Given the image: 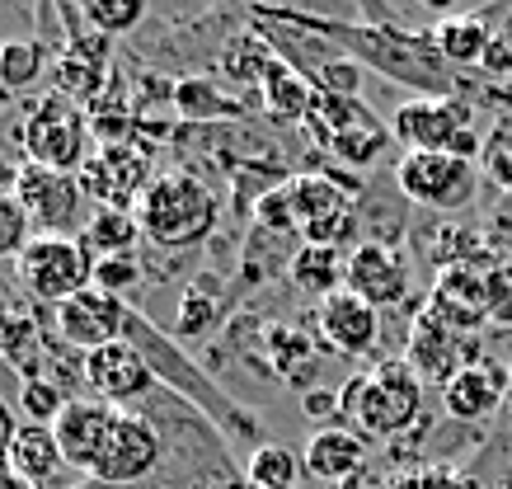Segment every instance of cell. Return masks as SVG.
Here are the masks:
<instances>
[{
  "instance_id": "obj_1",
  "label": "cell",
  "mask_w": 512,
  "mask_h": 489,
  "mask_svg": "<svg viewBox=\"0 0 512 489\" xmlns=\"http://www.w3.org/2000/svg\"><path fill=\"white\" fill-rule=\"evenodd\" d=\"M282 15L292 19V24H301V29L320 33V38H334L348 57L381 71L386 80H400L409 90H419V99H451V90H456L451 66L433 48V33H404V29H390V24L320 19V15H306V10H282Z\"/></svg>"
},
{
  "instance_id": "obj_2",
  "label": "cell",
  "mask_w": 512,
  "mask_h": 489,
  "mask_svg": "<svg viewBox=\"0 0 512 489\" xmlns=\"http://www.w3.org/2000/svg\"><path fill=\"white\" fill-rule=\"evenodd\" d=\"M217 217H221L217 193L184 170L156 174V184L141 193L137 203L141 231L160 250H193V245H202L217 231Z\"/></svg>"
},
{
  "instance_id": "obj_3",
  "label": "cell",
  "mask_w": 512,
  "mask_h": 489,
  "mask_svg": "<svg viewBox=\"0 0 512 489\" xmlns=\"http://www.w3.org/2000/svg\"><path fill=\"white\" fill-rule=\"evenodd\" d=\"M423 410V381L409 363H381L372 372H357L343 381L339 414L362 438H395L419 419Z\"/></svg>"
},
{
  "instance_id": "obj_4",
  "label": "cell",
  "mask_w": 512,
  "mask_h": 489,
  "mask_svg": "<svg viewBox=\"0 0 512 489\" xmlns=\"http://www.w3.org/2000/svg\"><path fill=\"white\" fill-rule=\"evenodd\" d=\"M249 19H254V29L273 43V52H278L282 62L296 66V71L311 80L320 95L357 99L367 66L357 62V57H348L334 38H320V33L301 29V24H292L282 10H268V5H254V10H249Z\"/></svg>"
},
{
  "instance_id": "obj_5",
  "label": "cell",
  "mask_w": 512,
  "mask_h": 489,
  "mask_svg": "<svg viewBox=\"0 0 512 489\" xmlns=\"http://www.w3.org/2000/svg\"><path fill=\"white\" fill-rule=\"evenodd\" d=\"M19 151L24 165H43V170H62V174H80L90 160V123L85 109L71 104L66 95L47 90L19 123Z\"/></svg>"
},
{
  "instance_id": "obj_6",
  "label": "cell",
  "mask_w": 512,
  "mask_h": 489,
  "mask_svg": "<svg viewBox=\"0 0 512 489\" xmlns=\"http://www.w3.org/2000/svg\"><path fill=\"white\" fill-rule=\"evenodd\" d=\"M306 137L334 160H343V165H376L381 151L395 142L390 123H381L362 99H343V95L315 99L311 118H306Z\"/></svg>"
},
{
  "instance_id": "obj_7",
  "label": "cell",
  "mask_w": 512,
  "mask_h": 489,
  "mask_svg": "<svg viewBox=\"0 0 512 489\" xmlns=\"http://www.w3.org/2000/svg\"><path fill=\"white\" fill-rule=\"evenodd\" d=\"M15 273L38 301L66 306L85 287H94V254L85 250L80 236H33L19 250Z\"/></svg>"
},
{
  "instance_id": "obj_8",
  "label": "cell",
  "mask_w": 512,
  "mask_h": 489,
  "mask_svg": "<svg viewBox=\"0 0 512 489\" xmlns=\"http://www.w3.org/2000/svg\"><path fill=\"white\" fill-rule=\"evenodd\" d=\"M395 142L404 151H447V156H461V160H475L484 151L480 146V132L470 127V109L461 99H409L395 109Z\"/></svg>"
},
{
  "instance_id": "obj_9",
  "label": "cell",
  "mask_w": 512,
  "mask_h": 489,
  "mask_svg": "<svg viewBox=\"0 0 512 489\" xmlns=\"http://www.w3.org/2000/svg\"><path fill=\"white\" fill-rule=\"evenodd\" d=\"M15 198L38 236H80L85 221V184L80 174L43 170V165H19Z\"/></svg>"
},
{
  "instance_id": "obj_10",
  "label": "cell",
  "mask_w": 512,
  "mask_h": 489,
  "mask_svg": "<svg viewBox=\"0 0 512 489\" xmlns=\"http://www.w3.org/2000/svg\"><path fill=\"white\" fill-rule=\"evenodd\" d=\"M395 189L433 212H461L480 189L475 160L447 156V151H404L395 165Z\"/></svg>"
},
{
  "instance_id": "obj_11",
  "label": "cell",
  "mask_w": 512,
  "mask_h": 489,
  "mask_svg": "<svg viewBox=\"0 0 512 489\" xmlns=\"http://www.w3.org/2000/svg\"><path fill=\"white\" fill-rule=\"evenodd\" d=\"M80 184L99 207H123L132 212V203H141V193L156 184L151 174V151L146 146H127V142H109L99 146L85 170H80Z\"/></svg>"
},
{
  "instance_id": "obj_12",
  "label": "cell",
  "mask_w": 512,
  "mask_h": 489,
  "mask_svg": "<svg viewBox=\"0 0 512 489\" xmlns=\"http://www.w3.org/2000/svg\"><path fill=\"white\" fill-rule=\"evenodd\" d=\"M470 353H475L470 334L451 330L447 320H437L428 306L414 316L409 348H404V363L414 367V377H419V381H437V386H447L456 372H466L470 363H480V358H470Z\"/></svg>"
},
{
  "instance_id": "obj_13",
  "label": "cell",
  "mask_w": 512,
  "mask_h": 489,
  "mask_svg": "<svg viewBox=\"0 0 512 489\" xmlns=\"http://www.w3.org/2000/svg\"><path fill=\"white\" fill-rule=\"evenodd\" d=\"M160 461V433L156 424H146L141 414H118L109 442H104V457L94 461L90 480L94 485H137L156 471Z\"/></svg>"
},
{
  "instance_id": "obj_14",
  "label": "cell",
  "mask_w": 512,
  "mask_h": 489,
  "mask_svg": "<svg viewBox=\"0 0 512 489\" xmlns=\"http://www.w3.org/2000/svg\"><path fill=\"white\" fill-rule=\"evenodd\" d=\"M343 287L353 297H362L367 306H376V311L400 306L409 297V259L395 245H386V240H367V245L348 250V278H343Z\"/></svg>"
},
{
  "instance_id": "obj_15",
  "label": "cell",
  "mask_w": 512,
  "mask_h": 489,
  "mask_svg": "<svg viewBox=\"0 0 512 489\" xmlns=\"http://www.w3.org/2000/svg\"><path fill=\"white\" fill-rule=\"evenodd\" d=\"M484 273L489 264L480 259H451L437 269V283H433V297L423 301L437 320H447L451 330L461 334H475L489 320V306H484Z\"/></svg>"
},
{
  "instance_id": "obj_16",
  "label": "cell",
  "mask_w": 512,
  "mask_h": 489,
  "mask_svg": "<svg viewBox=\"0 0 512 489\" xmlns=\"http://www.w3.org/2000/svg\"><path fill=\"white\" fill-rule=\"evenodd\" d=\"M127 301L109 297L99 287H85L80 297H71L66 306H57V334L80 353H94L104 344H118L127 334Z\"/></svg>"
},
{
  "instance_id": "obj_17",
  "label": "cell",
  "mask_w": 512,
  "mask_h": 489,
  "mask_svg": "<svg viewBox=\"0 0 512 489\" xmlns=\"http://www.w3.org/2000/svg\"><path fill=\"white\" fill-rule=\"evenodd\" d=\"M113 424H118V410L109 400H66L62 414L52 419V433H57V447L71 471H94V461L104 457V442H109Z\"/></svg>"
},
{
  "instance_id": "obj_18",
  "label": "cell",
  "mask_w": 512,
  "mask_h": 489,
  "mask_svg": "<svg viewBox=\"0 0 512 489\" xmlns=\"http://www.w3.org/2000/svg\"><path fill=\"white\" fill-rule=\"evenodd\" d=\"M109 52H113V38L104 33H66V48L52 57V90L66 95L71 104H90L99 90H104V80H109Z\"/></svg>"
},
{
  "instance_id": "obj_19",
  "label": "cell",
  "mask_w": 512,
  "mask_h": 489,
  "mask_svg": "<svg viewBox=\"0 0 512 489\" xmlns=\"http://www.w3.org/2000/svg\"><path fill=\"white\" fill-rule=\"evenodd\" d=\"M80 377H85V386L94 391V400L118 405V400H132V395L151 391L156 372H151L146 353H141L132 339H118V344H104V348H94V353H85Z\"/></svg>"
},
{
  "instance_id": "obj_20",
  "label": "cell",
  "mask_w": 512,
  "mask_h": 489,
  "mask_svg": "<svg viewBox=\"0 0 512 489\" xmlns=\"http://www.w3.org/2000/svg\"><path fill=\"white\" fill-rule=\"evenodd\" d=\"M315 325H320V344L329 353H343V358H362L381 339V311L367 306L362 297H353L348 287L334 292L329 301H320V320Z\"/></svg>"
},
{
  "instance_id": "obj_21",
  "label": "cell",
  "mask_w": 512,
  "mask_h": 489,
  "mask_svg": "<svg viewBox=\"0 0 512 489\" xmlns=\"http://www.w3.org/2000/svg\"><path fill=\"white\" fill-rule=\"evenodd\" d=\"M282 198H287V212H292V226L306 236L315 226H325L334 217H353V193L343 189L339 179L329 174H296L282 184Z\"/></svg>"
},
{
  "instance_id": "obj_22",
  "label": "cell",
  "mask_w": 512,
  "mask_h": 489,
  "mask_svg": "<svg viewBox=\"0 0 512 489\" xmlns=\"http://www.w3.org/2000/svg\"><path fill=\"white\" fill-rule=\"evenodd\" d=\"M5 471L24 480L29 489H57L66 471V457L62 447H57V433L52 424H19L15 442H10V452H5Z\"/></svg>"
},
{
  "instance_id": "obj_23",
  "label": "cell",
  "mask_w": 512,
  "mask_h": 489,
  "mask_svg": "<svg viewBox=\"0 0 512 489\" xmlns=\"http://www.w3.org/2000/svg\"><path fill=\"white\" fill-rule=\"evenodd\" d=\"M503 395H508V372L480 358L442 386V405H447L451 419H489L503 405Z\"/></svg>"
},
{
  "instance_id": "obj_24",
  "label": "cell",
  "mask_w": 512,
  "mask_h": 489,
  "mask_svg": "<svg viewBox=\"0 0 512 489\" xmlns=\"http://www.w3.org/2000/svg\"><path fill=\"white\" fill-rule=\"evenodd\" d=\"M301 461H306V475L325 480V485H343L367 466V438L353 428H315Z\"/></svg>"
},
{
  "instance_id": "obj_25",
  "label": "cell",
  "mask_w": 512,
  "mask_h": 489,
  "mask_svg": "<svg viewBox=\"0 0 512 489\" xmlns=\"http://www.w3.org/2000/svg\"><path fill=\"white\" fill-rule=\"evenodd\" d=\"M315 99H320V90H315V85L301 76L296 66L282 62V57L268 66L264 80H259V104H264V113L273 118V123L306 127V118H311V109H315Z\"/></svg>"
},
{
  "instance_id": "obj_26",
  "label": "cell",
  "mask_w": 512,
  "mask_h": 489,
  "mask_svg": "<svg viewBox=\"0 0 512 489\" xmlns=\"http://www.w3.org/2000/svg\"><path fill=\"white\" fill-rule=\"evenodd\" d=\"M428 33H433V48L442 52V62H447L451 71H456V66H480L489 43H494V33H489V24H484L480 15H451Z\"/></svg>"
},
{
  "instance_id": "obj_27",
  "label": "cell",
  "mask_w": 512,
  "mask_h": 489,
  "mask_svg": "<svg viewBox=\"0 0 512 489\" xmlns=\"http://www.w3.org/2000/svg\"><path fill=\"white\" fill-rule=\"evenodd\" d=\"M343 278H348V254L329 250V245H301L292 254V283L306 292V297L329 301L334 292H343Z\"/></svg>"
},
{
  "instance_id": "obj_28",
  "label": "cell",
  "mask_w": 512,
  "mask_h": 489,
  "mask_svg": "<svg viewBox=\"0 0 512 489\" xmlns=\"http://www.w3.org/2000/svg\"><path fill=\"white\" fill-rule=\"evenodd\" d=\"M141 236H146V231H141L137 212H123V207H94L90 226L80 231V240H85V250H90L94 259L137 254V240Z\"/></svg>"
},
{
  "instance_id": "obj_29",
  "label": "cell",
  "mask_w": 512,
  "mask_h": 489,
  "mask_svg": "<svg viewBox=\"0 0 512 489\" xmlns=\"http://www.w3.org/2000/svg\"><path fill=\"white\" fill-rule=\"evenodd\" d=\"M174 109L202 123V118H245V104L231 95H221L217 80H202V76H184L174 85Z\"/></svg>"
},
{
  "instance_id": "obj_30",
  "label": "cell",
  "mask_w": 512,
  "mask_h": 489,
  "mask_svg": "<svg viewBox=\"0 0 512 489\" xmlns=\"http://www.w3.org/2000/svg\"><path fill=\"white\" fill-rule=\"evenodd\" d=\"M301 471H306V461L296 457L292 447L264 442V447H259V452L249 457L245 480H249V489H296Z\"/></svg>"
},
{
  "instance_id": "obj_31",
  "label": "cell",
  "mask_w": 512,
  "mask_h": 489,
  "mask_svg": "<svg viewBox=\"0 0 512 489\" xmlns=\"http://www.w3.org/2000/svg\"><path fill=\"white\" fill-rule=\"evenodd\" d=\"M273 62H278V52L264 33H240V38H231V48L221 52V71L231 80H249L254 90H259V80Z\"/></svg>"
},
{
  "instance_id": "obj_32",
  "label": "cell",
  "mask_w": 512,
  "mask_h": 489,
  "mask_svg": "<svg viewBox=\"0 0 512 489\" xmlns=\"http://www.w3.org/2000/svg\"><path fill=\"white\" fill-rule=\"evenodd\" d=\"M43 66H47V48L38 38H5L0 43V80H5L10 95L29 90L33 80L43 76Z\"/></svg>"
},
{
  "instance_id": "obj_33",
  "label": "cell",
  "mask_w": 512,
  "mask_h": 489,
  "mask_svg": "<svg viewBox=\"0 0 512 489\" xmlns=\"http://www.w3.org/2000/svg\"><path fill=\"white\" fill-rule=\"evenodd\" d=\"M80 19L94 33H104V38H123V33H132L146 19V5L141 0H85Z\"/></svg>"
},
{
  "instance_id": "obj_34",
  "label": "cell",
  "mask_w": 512,
  "mask_h": 489,
  "mask_svg": "<svg viewBox=\"0 0 512 489\" xmlns=\"http://www.w3.org/2000/svg\"><path fill=\"white\" fill-rule=\"evenodd\" d=\"M29 217L15 198V179H0V259H19V250L29 245Z\"/></svg>"
},
{
  "instance_id": "obj_35",
  "label": "cell",
  "mask_w": 512,
  "mask_h": 489,
  "mask_svg": "<svg viewBox=\"0 0 512 489\" xmlns=\"http://www.w3.org/2000/svg\"><path fill=\"white\" fill-rule=\"evenodd\" d=\"M484 306H489V325L512 330V259H494L484 273Z\"/></svg>"
},
{
  "instance_id": "obj_36",
  "label": "cell",
  "mask_w": 512,
  "mask_h": 489,
  "mask_svg": "<svg viewBox=\"0 0 512 489\" xmlns=\"http://www.w3.org/2000/svg\"><path fill=\"white\" fill-rule=\"evenodd\" d=\"M141 278V259L137 254H113V259H94V287L109 292V297H127Z\"/></svg>"
},
{
  "instance_id": "obj_37",
  "label": "cell",
  "mask_w": 512,
  "mask_h": 489,
  "mask_svg": "<svg viewBox=\"0 0 512 489\" xmlns=\"http://www.w3.org/2000/svg\"><path fill=\"white\" fill-rule=\"evenodd\" d=\"M33 348H38V325L29 316H5L0 320V358H10V363H33Z\"/></svg>"
},
{
  "instance_id": "obj_38",
  "label": "cell",
  "mask_w": 512,
  "mask_h": 489,
  "mask_svg": "<svg viewBox=\"0 0 512 489\" xmlns=\"http://www.w3.org/2000/svg\"><path fill=\"white\" fill-rule=\"evenodd\" d=\"M62 395H57V386H47L43 377H29V386H24V410L33 414V424H52L57 414H62Z\"/></svg>"
},
{
  "instance_id": "obj_39",
  "label": "cell",
  "mask_w": 512,
  "mask_h": 489,
  "mask_svg": "<svg viewBox=\"0 0 512 489\" xmlns=\"http://www.w3.org/2000/svg\"><path fill=\"white\" fill-rule=\"evenodd\" d=\"M480 66L489 71V76H508V71H512V43H508V38H494Z\"/></svg>"
},
{
  "instance_id": "obj_40",
  "label": "cell",
  "mask_w": 512,
  "mask_h": 489,
  "mask_svg": "<svg viewBox=\"0 0 512 489\" xmlns=\"http://www.w3.org/2000/svg\"><path fill=\"white\" fill-rule=\"evenodd\" d=\"M19 424H15V414H10V405L0 400V461H5V452H10V442H15Z\"/></svg>"
},
{
  "instance_id": "obj_41",
  "label": "cell",
  "mask_w": 512,
  "mask_h": 489,
  "mask_svg": "<svg viewBox=\"0 0 512 489\" xmlns=\"http://www.w3.org/2000/svg\"><path fill=\"white\" fill-rule=\"evenodd\" d=\"M0 489H29L24 480H15V475L5 471V461H0Z\"/></svg>"
},
{
  "instance_id": "obj_42",
  "label": "cell",
  "mask_w": 512,
  "mask_h": 489,
  "mask_svg": "<svg viewBox=\"0 0 512 489\" xmlns=\"http://www.w3.org/2000/svg\"><path fill=\"white\" fill-rule=\"evenodd\" d=\"M5 99H10V90H5V80H0V104H5Z\"/></svg>"
},
{
  "instance_id": "obj_43",
  "label": "cell",
  "mask_w": 512,
  "mask_h": 489,
  "mask_svg": "<svg viewBox=\"0 0 512 489\" xmlns=\"http://www.w3.org/2000/svg\"><path fill=\"white\" fill-rule=\"evenodd\" d=\"M5 316H10V311H5V292H0V320H5Z\"/></svg>"
},
{
  "instance_id": "obj_44",
  "label": "cell",
  "mask_w": 512,
  "mask_h": 489,
  "mask_svg": "<svg viewBox=\"0 0 512 489\" xmlns=\"http://www.w3.org/2000/svg\"><path fill=\"white\" fill-rule=\"evenodd\" d=\"M503 38H508V43H512V15H508V33H503Z\"/></svg>"
}]
</instances>
